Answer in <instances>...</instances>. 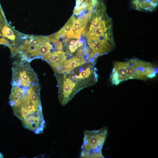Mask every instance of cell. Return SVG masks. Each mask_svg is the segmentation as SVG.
<instances>
[{
    "label": "cell",
    "instance_id": "8",
    "mask_svg": "<svg viewBox=\"0 0 158 158\" xmlns=\"http://www.w3.org/2000/svg\"><path fill=\"white\" fill-rule=\"evenodd\" d=\"M110 80L111 84L116 85L127 80L125 61L114 62L113 68L110 75Z\"/></svg>",
    "mask_w": 158,
    "mask_h": 158
},
{
    "label": "cell",
    "instance_id": "9",
    "mask_svg": "<svg viewBox=\"0 0 158 158\" xmlns=\"http://www.w3.org/2000/svg\"><path fill=\"white\" fill-rule=\"evenodd\" d=\"M104 0H76L73 14L78 16L93 11Z\"/></svg>",
    "mask_w": 158,
    "mask_h": 158
},
{
    "label": "cell",
    "instance_id": "13",
    "mask_svg": "<svg viewBox=\"0 0 158 158\" xmlns=\"http://www.w3.org/2000/svg\"><path fill=\"white\" fill-rule=\"evenodd\" d=\"M66 53L62 51L54 50L43 56L42 58L50 65L64 62L67 59Z\"/></svg>",
    "mask_w": 158,
    "mask_h": 158
},
{
    "label": "cell",
    "instance_id": "2",
    "mask_svg": "<svg viewBox=\"0 0 158 158\" xmlns=\"http://www.w3.org/2000/svg\"><path fill=\"white\" fill-rule=\"evenodd\" d=\"M125 62L127 80L136 79L145 80L156 76L157 70L150 62L136 58Z\"/></svg>",
    "mask_w": 158,
    "mask_h": 158
},
{
    "label": "cell",
    "instance_id": "16",
    "mask_svg": "<svg viewBox=\"0 0 158 158\" xmlns=\"http://www.w3.org/2000/svg\"><path fill=\"white\" fill-rule=\"evenodd\" d=\"M75 19V16L73 14L64 25L56 32L61 39L64 40L66 39L67 34L71 30Z\"/></svg>",
    "mask_w": 158,
    "mask_h": 158
},
{
    "label": "cell",
    "instance_id": "17",
    "mask_svg": "<svg viewBox=\"0 0 158 158\" xmlns=\"http://www.w3.org/2000/svg\"><path fill=\"white\" fill-rule=\"evenodd\" d=\"M81 158H104L102 152L90 153L85 151L82 150L80 154Z\"/></svg>",
    "mask_w": 158,
    "mask_h": 158
},
{
    "label": "cell",
    "instance_id": "14",
    "mask_svg": "<svg viewBox=\"0 0 158 158\" xmlns=\"http://www.w3.org/2000/svg\"><path fill=\"white\" fill-rule=\"evenodd\" d=\"M85 59L82 57L74 56L66 60L63 62L65 73H69L74 68L86 62Z\"/></svg>",
    "mask_w": 158,
    "mask_h": 158
},
{
    "label": "cell",
    "instance_id": "11",
    "mask_svg": "<svg viewBox=\"0 0 158 158\" xmlns=\"http://www.w3.org/2000/svg\"><path fill=\"white\" fill-rule=\"evenodd\" d=\"M86 42L84 39H65L63 40V48L66 54L73 56Z\"/></svg>",
    "mask_w": 158,
    "mask_h": 158
},
{
    "label": "cell",
    "instance_id": "19",
    "mask_svg": "<svg viewBox=\"0 0 158 158\" xmlns=\"http://www.w3.org/2000/svg\"><path fill=\"white\" fill-rule=\"evenodd\" d=\"M0 44H4L8 46L9 44V42L5 39L0 33Z\"/></svg>",
    "mask_w": 158,
    "mask_h": 158
},
{
    "label": "cell",
    "instance_id": "18",
    "mask_svg": "<svg viewBox=\"0 0 158 158\" xmlns=\"http://www.w3.org/2000/svg\"><path fill=\"white\" fill-rule=\"evenodd\" d=\"M3 12L0 5V33L2 27L7 24Z\"/></svg>",
    "mask_w": 158,
    "mask_h": 158
},
{
    "label": "cell",
    "instance_id": "10",
    "mask_svg": "<svg viewBox=\"0 0 158 158\" xmlns=\"http://www.w3.org/2000/svg\"><path fill=\"white\" fill-rule=\"evenodd\" d=\"M12 86L9 103L13 107L18 105L21 103L29 87H23L13 85Z\"/></svg>",
    "mask_w": 158,
    "mask_h": 158
},
{
    "label": "cell",
    "instance_id": "7",
    "mask_svg": "<svg viewBox=\"0 0 158 158\" xmlns=\"http://www.w3.org/2000/svg\"><path fill=\"white\" fill-rule=\"evenodd\" d=\"M94 10L89 13L78 16L77 19L75 18L72 29L67 34L66 39H81L82 33L86 28L89 17Z\"/></svg>",
    "mask_w": 158,
    "mask_h": 158
},
{
    "label": "cell",
    "instance_id": "20",
    "mask_svg": "<svg viewBox=\"0 0 158 158\" xmlns=\"http://www.w3.org/2000/svg\"><path fill=\"white\" fill-rule=\"evenodd\" d=\"M3 155L0 152V158H3Z\"/></svg>",
    "mask_w": 158,
    "mask_h": 158
},
{
    "label": "cell",
    "instance_id": "12",
    "mask_svg": "<svg viewBox=\"0 0 158 158\" xmlns=\"http://www.w3.org/2000/svg\"><path fill=\"white\" fill-rule=\"evenodd\" d=\"M158 0H132L133 8L137 11L145 12H152L154 11L158 6Z\"/></svg>",
    "mask_w": 158,
    "mask_h": 158
},
{
    "label": "cell",
    "instance_id": "15",
    "mask_svg": "<svg viewBox=\"0 0 158 158\" xmlns=\"http://www.w3.org/2000/svg\"><path fill=\"white\" fill-rule=\"evenodd\" d=\"M1 34L8 41V40L13 41V42H15L16 37H17L18 36H22L20 35L21 34L15 32L8 23L2 27L1 30Z\"/></svg>",
    "mask_w": 158,
    "mask_h": 158
},
{
    "label": "cell",
    "instance_id": "6",
    "mask_svg": "<svg viewBox=\"0 0 158 158\" xmlns=\"http://www.w3.org/2000/svg\"><path fill=\"white\" fill-rule=\"evenodd\" d=\"M51 42L47 41L37 47L25 51L20 54L21 59L30 62L37 58H42L51 52L53 49Z\"/></svg>",
    "mask_w": 158,
    "mask_h": 158
},
{
    "label": "cell",
    "instance_id": "3",
    "mask_svg": "<svg viewBox=\"0 0 158 158\" xmlns=\"http://www.w3.org/2000/svg\"><path fill=\"white\" fill-rule=\"evenodd\" d=\"M68 73L83 89L93 85L98 80V75L93 62L87 61Z\"/></svg>",
    "mask_w": 158,
    "mask_h": 158
},
{
    "label": "cell",
    "instance_id": "4",
    "mask_svg": "<svg viewBox=\"0 0 158 158\" xmlns=\"http://www.w3.org/2000/svg\"><path fill=\"white\" fill-rule=\"evenodd\" d=\"M55 73L58 83L59 100L61 105L64 106L83 88L68 73Z\"/></svg>",
    "mask_w": 158,
    "mask_h": 158
},
{
    "label": "cell",
    "instance_id": "5",
    "mask_svg": "<svg viewBox=\"0 0 158 158\" xmlns=\"http://www.w3.org/2000/svg\"><path fill=\"white\" fill-rule=\"evenodd\" d=\"M107 134L108 129L105 127L99 130H85L82 150L90 153L101 152Z\"/></svg>",
    "mask_w": 158,
    "mask_h": 158
},
{
    "label": "cell",
    "instance_id": "1",
    "mask_svg": "<svg viewBox=\"0 0 158 158\" xmlns=\"http://www.w3.org/2000/svg\"><path fill=\"white\" fill-rule=\"evenodd\" d=\"M12 84L23 87H30L38 83L36 73L29 62L21 59L13 63Z\"/></svg>",
    "mask_w": 158,
    "mask_h": 158
}]
</instances>
